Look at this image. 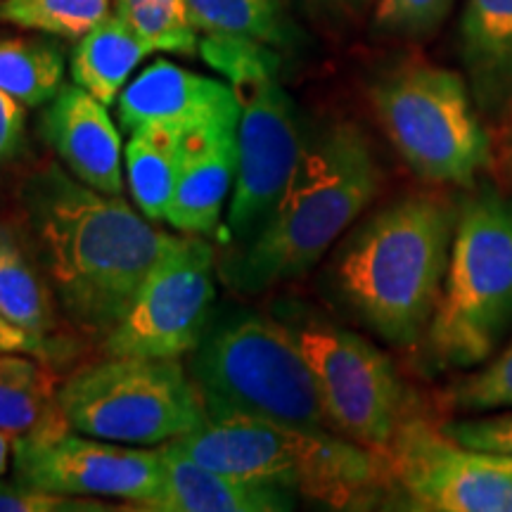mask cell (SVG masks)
I'll return each mask as SVG.
<instances>
[{"label":"cell","instance_id":"1","mask_svg":"<svg viewBox=\"0 0 512 512\" xmlns=\"http://www.w3.org/2000/svg\"><path fill=\"white\" fill-rule=\"evenodd\" d=\"M22 207L57 302L81 330L105 337L174 235L150 226L121 195L46 166L27 178Z\"/></svg>","mask_w":512,"mask_h":512},{"label":"cell","instance_id":"2","mask_svg":"<svg viewBox=\"0 0 512 512\" xmlns=\"http://www.w3.org/2000/svg\"><path fill=\"white\" fill-rule=\"evenodd\" d=\"M458 204L413 192L375 211L339 247L332 280L356 318L394 347L425 337L444 285Z\"/></svg>","mask_w":512,"mask_h":512},{"label":"cell","instance_id":"3","mask_svg":"<svg viewBox=\"0 0 512 512\" xmlns=\"http://www.w3.org/2000/svg\"><path fill=\"white\" fill-rule=\"evenodd\" d=\"M380 185V164L356 124L332 121L311 133L271 219L230 256L223 278L242 292L302 278L368 209Z\"/></svg>","mask_w":512,"mask_h":512},{"label":"cell","instance_id":"4","mask_svg":"<svg viewBox=\"0 0 512 512\" xmlns=\"http://www.w3.org/2000/svg\"><path fill=\"white\" fill-rule=\"evenodd\" d=\"M169 444L211 470L299 491L330 508H368L392 484L380 451L337 432L249 415H207Z\"/></svg>","mask_w":512,"mask_h":512},{"label":"cell","instance_id":"5","mask_svg":"<svg viewBox=\"0 0 512 512\" xmlns=\"http://www.w3.org/2000/svg\"><path fill=\"white\" fill-rule=\"evenodd\" d=\"M190 377L207 415H249L335 432L309 363L278 316L235 311L209 320L190 354Z\"/></svg>","mask_w":512,"mask_h":512},{"label":"cell","instance_id":"6","mask_svg":"<svg viewBox=\"0 0 512 512\" xmlns=\"http://www.w3.org/2000/svg\"><path fill=\"white\" fill-rule=\"evenodd\" d=\"M200 55L230 81L240 105L238 174L226 226V242L247 247L266 221L297 169L306 145L297 105L280 86V60L266 43L204 36Z\"/></svg>","mask_w":512,"mask_h":512},{"label":"cell","instance_id":"7","mask_svg":"<svg viewBox=\"0 0 512 512\" xmlns=\"http://www.w3.org/2000/svg\"><path fill=\"white\" fill-rule=\"evenodd\" d=\"M512 330V200L491 185L458 207L427 347L446 368H477Z\"/></svg>","mask_w":512,"mask_h":512},{"label":"cell","instance_id":"8","mask_svg":"<svg viewBox=\"0 0 512 512\" xmlns=\"http://www.w3.org/2000/svg\"><path fill=\"white\" fill-rule=\"evenodd\" d=\"M377 119L413 174L470 188L491 162V140L465 79L427 62H406L370 86Z\"/></svg>","mask_w":512,"mask_h":512},{"label":"cell","instance_id":"9","mask_svg":"<svg viewBox=\"0 0 512 512\" xmlns=\"http://www.w3.org/2000/svg\"><path fill=\"white\" fill-rule=\"evenodd\" d=\"M74 432L126 446H162L202 425L207 408L178 358L107 356L57 392Z\"/></svg>","mask_w":512,"mask_h":512},{"label":"cell","instance_id":"10","mask_svg":"<svg viewBox=\"0 0 512 512\" xmlns=\"http://www.w3.org/2000/svg\"><path fill=\"white\" fill-rule=\"evenodd\" d=\"M278 318L302 349L335 432L384 451L408 415L406 387L389 356L366 337L299 306Z\"/></svg>","mask_w":512,"mask_h":512},{"label":"cell","instance_id":"11","mask_svg":"<svg viewBox=\"0 0 512 512\" xmlns=\"http://www.w3.org/2000/svg\"><path fill=\"white\" fill-rule=\"evenodd\" d=\"M12 453L17 482L50 494L121 498L152 510L162 489L159 448H128L74 432L60 406L46 422L19 434Z\"/></svg>","mask_w":512,"mask_h":512},{"label":"cell","instance_id":"12","mask_svg":"<svg viewBox=\"0 0 512 512\" xmlns=\"http://www.w3.org/2000/svg\"><path fill=\"white\" fill-rule=\"evenodd\" d=\"M214 297V249L202 235L176 238L105 335L107 356H190L207 330Z\"/></svg>","mask_w":512,"mask_h":512},{"label":"cell","instance_id":"13","mask_svg":"<svg viewBox=\"0 0 512 512\" xmlns=\"http://www.w3.org/2000/svg\"><path fill=\"white\" fill-rule=\"evenodd\" d=\"M413 510L512 512V472L496 453L472 451L408 413L380 451Z\"/></svg>","mask_w":512,"mask_h":512},{"label":"cell","instance_id":"14","mask_svg":"<svg viewBox=\"0 0 512 512\" xmlns=\"http://www.w3.org/2000/svg\"><path fill=\"white\" fill-rule=\"evenodd\" d=\"M117 114L128 131L140 126H171L195 133L238 117L240 105L226 83L157 60L121 91Z\"/></svg>","mask_w":512,"mask_h":512},{"label":"cell","instance_id":"15","mask_svg":"<svg viewBox=\"0 0 512 512\" xmlns=\"http://www.w3.org/2000/svg\"><path fill=\"white\" fill-rule=\"evenodd\" d=\"M41 131L74 178L105 195L124 192L121 136L107 105L81 86H62L43 114Z\"/></svg>","mask_w":512,"mask_h":512},{"label":"cell","instance_id":"16","mask_svg":"<svg viewBox=\"0 0 512 512\" xmlns=\"http://www.w3.org/2000/svg\"><path fill=\"white\" fill-rule=\"evenodd\" d=\"M238 117L185 136V159L164 221L183 235H211L238 174Z\"/></svg>","mask_w":512,"mask_h":512},{"label":"cell","instance_id":"17","mask_svg":"<svg viewBox=\"0 0 512 512\" xmlns=\"http://www.w3.org/2000/svg\"><path fill=\"white\" fill-rule=\"evenodd\" d=\"M162 489L152 510L159 512H285L294 508V491L254 479L226 475L162 444Z\"/></svg>","mask_w":512,"mask_h":512},{"label":"cell","instance_id":"18","mask_svg":"<svg viewBox=\"0 0 512 512\" xmlns=\"http://www.w3.org/2000/svg\"><path fill=\"white\" fill-rule=\"evenodd\" d=\"M460 57L477 110L503 117L512 105V0H467Z\"/></svg>","mask_w":512,"mask_h":512},{"label":"cell","instance_id":"19","mask_svg":"<svg viewBox=\"0 0 512 512\" xmlns=\"http://www.w3.org/2000/svg\"><path fill=\"white\" fill-rule=\"evenodd\" d=\"M152 50L119 12H110L98 27L79 38L72 53V79L102 105H114L128 76Z\"/></svg>","mask_w":512,"mask_h":512},{"label":"cell","instance_id":"20","mask_svg":"<svg viewBox=\"0 0 512 512\" xmlns=\"http://www.w3.org/2000/svg\"><path fill=\"white\" fill-rule=\"evenodd\" d=\"M185 136L171 126H140L126 145L128 188L140 214L162 221L174 197L185 159Z\"/></svg>","mask_w":512,"mask_h":512},{"label":"cell","instance_id":"21","mask_svg":"<svg viewBox=\"0 0 512 512\" xmlns=\"http://www.w3.org/2000/svg\"><path fill=\"white\" fill-rule=\"evenodd\" d=\"M57 411L55 380L31 354L0 351V430L19 437Z\"/></svg>","mask_w":512,"mask_h":512},{"label":"cell","instance_id":"22","mask_svg":"<svg viewBox=\"0 0 512 512\" xmlns=\"http://www.w3.org/2000/svg\"><path fill=\"white\" fill-rule=\"evenodd\" d=\"M64 53L43 38H0V91L24 107L50 102L62 88Z\"/></svg>","mask_w":512,"mask_h":512},{"label":"cell","instance_id":"23","mask_svg":"<svg viewBox=\"0 0 512 512\" xmlns=\"http://www.w3.org/2000/svg\"><path fill=\"white\" fill-rule=\"evenodd\" d=\"M0 313L17 328L46 337L53 330L48 287L10 228L0 223Z\"/></svg>","mask_w":512,"mask_h":512},{"label":"cell","instance_id":"24","mask_svg":"<svg viewBox=\"0 0 512 512\" xmlns=\"http://www.w3.org/2000/svg\"><path fill=\"white\" fill-rule=\"evenodd\" d=\"M192 24L204 36L247 38L280 46L287 27L275 0H185Z\"/></svg>","mask_w":512,"mask_h":512},{"label":"cell","instance_id":"25","mask_svg":"<svg viewBox=\"0 0 512 512\" xmlns=\"http://www.w3.org/2000/svg\"><path fill=\"white\" fill-rule=\"evenodd\" d=\"M112 12V0H0V22L60 38H83Z\"/></svg>","mask_w":512,"mask_h":512},{"label":"cell","instance_id":"26","mask_svg":"<svg viewBox=\"0 0 512 512\" xmlns=\"http://www.w3.org/2000/svg\"><path fill=\"white\" fill-rule=\"evenodd\" d=\"M131 29L150 46L152 53L192 55L200 46L185 0H140L128 8H117Z\"/></svg>","mask_w":512,"mask_h":512},{"label":"cell","instance_id":"27","mask_svg":"<svg viewBox=\"0 0 512 512\" xmlns=\"http://www.w3.org/2000/svg\"><path fill=\"white\" fill-rule=\"evenodd\" d=\"M446 403L460 413H491L512 408V342L496 351L475 373L448 389Z\"/></svg>","mask_w":512,"mask_h":512},{"label":"cell","instance_id":"28","mask_svg":"<svg viewBox=\"0 0 512 512\" xmlns=\"http://www.w3.org/2000/svg\"><path fill=\"white\" fill-rule=\"evenodd\" d=\"M456 0H377L375 29L384 36L427 38L446 22Z\"/></svg>","mask_w":512,"mask_h":512},{"label":"cell","instance_id":"29","mask_svg":"<svg viewBox=\"0 0 512 512\" xmlns=\"http://www.w3.org/2000/svg\"><path fill=\"white\" fill-rule=\"evenodd\" d=\"M441 432L472 451L512 456V411L446 422Z\"/></svg>","mask_w":512,"mask_h":512},{"label":"cell","instance_id":"30","mask_svg":"<svg viewBox=\"0 0 512 512\" xmlns=\"http://www.w3.org/2000/svg\"><path fill=\"white\" fill-rule=\"evenodd\" d=\"M55 510H91L79 496L50 494L24 484L0 482V512H55Z\"/></svg>","mask_w":512,"mask_h":512},{"label":"cell","instance_id":"31","mask_svg":"<svg viewBox=\"0 0 512 512\" xmlns=\"http://www.w3.org/2000/svg\"><path fill=\"white\" fill-rule=\"evenodd\" d=\"M24 133V105L0 91V162L15 155Z\"/></svg>","mask_w":512,"mask_h":512},{"label":"cell","instance_id":"32","mask_svg":"<svg viewBox=\"0 0 512 512\" xmlns=\"http://www.w3.org/2000/svg\"><path fill=\"white\" fill-rule=\"evenodd\" d=\"M50 349L46 337L31 335V332L17 328L0 313V351H19V354L43 356Z\"/></svg>","mask_w":512,"mask_h":512},{"label":"cell","instance_id":"33","mask_svg":"<svg viewBox=\"0 0 512 512\" xmlns=\"http://www.w3.org/2000/svg\"><path fill=\"white\" fill-rule=\"evenodd\" d=\"M306 8L325 17H354L370 5V0H302Z\"/></svg>","mask_w":512,"mask_h":512},{"label":"cell","instance_id":"34","mask_svg":"<svg viewBox=\"0 0 512 512\" xmlns=\"http://www.w3.org/2000/svg\"><path fill=\"white\" fill-rule=\"evenodd\" d=\"M508 117H505V126H503V138H501V150L505 157V164L512 171V105L508 107Z\"/></svg>","mask_w":512,"mask_h":512},{"label":"cell","instance_id":"35","mask_svg":"<svg viewBox=\"0 0 512 512\" xmlns=\"http://www.w3.org/2000/svg\"><path fill=\"white\" fill-rule=\"evenodd\" d=\"M12 437H15V434L0 430V475H3L5 467H8V453H10L12 444H15V439Z\"/></svg>","mask_w":512,"mask_h":512},{"label":"cell","instance_id":"36","mask_svg":"<svg viewBox=\"0 0 512 512\" xmlns=\"http://www.w3.org/2000/svg\"><path fill=\"white\" fill-rule=\"evenodd\" d=\"M496 456H498V453H496ZM498 460H501V463H503V467H505V470H508V472H512V456H498Z\"/></svg>","mask_w":512,"mask_h":512},{"label":"cell","instance_id":"37","mask_svg":"<svg viewBox=\"0 0 512 512\" xmlns=\"http://www.w3.org/2000/svg\"><path fill=\"white\" fill-rule=\"evenodd\" d=\"M140 0H117V8H128V5H136Z\"/></svg>","mask_w":512,"mask_h":512}]
</instances>
